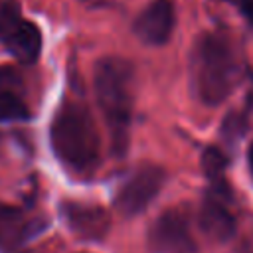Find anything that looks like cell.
<instances>
[{"mask_svg": "<svg viewBox=\"0 0 253 253\" xmlns=\"http://www.w3.org/2000/svg\"><path fill=\"white\" fill-rule=\"evenodd\" d=\"M95 97L105 117L111 148L117 158L125 156L130 142V121L134 107V67L130 61L107 55L95 63Z\"/></svg>", "mask_w": 253, "mask_h": 253, "instance_id": "obj_1", "label": "cell"}, {"mask_svg": "<svg viewBox=\"0 0 253 253\" xmlns=\"http://www.w3.org/2000/svg\"><path fill=\"white\" fill-rule=\"evenodd\" d=\"M239 81V59L231 42L221 34L202 36L190 55V83L200 103L215 107L225 101Z\"/></svg>", "mask_w": 253, "mask_h": 253, "instance_id": "obj_2", "label": "cell"}, {"mask_svg": "<svg viewBox=\"0 0 253 253\" xmlns=\"http://www.w3.org/2000/svg\"><path fill=\"white\" fill-rule=\"evenodd\" d=\"M55 158L77 174L91 172L99 162V132L91 111L77 101H63L49 125Z\"/></svg>", "mask_w": 253, "mask_h": 253, "instance_id": "obj_3", "label": "cell"}, {"mask_svg": "<svg viewBox=\"0 0 253 253\" xmlns=\"http://www.w3.org/2000/svg\"><path fill=\"white\" fill-rule=\"evenodd\" d=\"M0 45L20 63H36L42 53V32L16 0H0Z\"/></svg>", "mask_w": 253, "mask_h": 253, "instance_id": "obj_4", "label": "cell"}, {"mask_svg": "<svg viewBox=\"0 0 253 253\" xmlns=\"http://www.w3.org/2000/svg\"><path fill=\"white\" fill-rule=\"evenodd\" d=\"M164 182H166V172L160 166L154 164L138 166L119 186L115 196V208L119 210V213L126 217H134L142 213L158 196Z\"/></svg>", "mask_w": 253, "mask_h": 253, "instance_id": "obj_5", "label": "cell"}, {"mask_svg": "<svg viewBox=\"0 0 253 253\" xmlns=\"http://www.w3.org/2000/svg\"><path fill=\"white\" fill-rule=\"evenodd\" d=\"M45 223L24 208L0 202V253H18L43 231Z\"/></svg>", "mask_w": 253, "mask_h": 253, "instance_id": "obj_6", "label": "cell"}, {"mask_svg": "<svg viewBox=\"0 0 253 253\" xmlns=\"http://www.w3.org/2000/svg\"><path fill=\"white\" fill-rule=\"evenodd\" d=\"M152 253H198L188 221L178 211H164L148 231Z\"/></svg>", "mask_w": 253, "mask_h": 253, "instance_id": "obj_7", "label": "cell"}, {"mask_svg": "<svg viewBox=\"0 0 253 253\" xmlns=\"http://www.w3.org/2000/svg\"><path fill=\"white\" fill-rule=\"evenodd\" d=\"M174 6L170 0L150 2L134 20V34L146 45H162L174 32Z\"/></svg>", "mask_w": 253, "mask_h": 253, "instance_id": "obj_8", "label": "cell"}, {"mask_svg": "<svg viewBox=\"0 0 253 253\" xmlns=\"http://www.w3.org/2000/svg\"><path fill=\"white\" fill-rule=\"evenodd\" d=\"M61 215L65 217L69 229L83 239H103L109 231V213L99 206L65 202L61 204Z\"/></svg>", "mask_w": 253, "mask_h": 253, "instance_id": "obj_9", "label": "cell"}, {"mask_svg": "<svg viewBox=\"0 0 253 253\" xmlns=\"http://www.w3.org/2000/svg\"><path fill=\"white\" fill-rule=\"evenodd\" d=\"M32 111L24 97V81L20 73L8 65H0V125L30 121Z\"/></svg>", "mask_w": 253, "mask_h": 253, "instance_id": "obj_10", "label": "cell"}, {"mask_svg": "<svg viewBox=\"0 0 253 253\" xmlns=\"http://www.w3.org/2000/svg\"><path fill=\"white\" fill-rule=\"evenodd\" d=\"M223 194H208L200 208V227L213 241H227L235 233V219L223 202Z\"/></svg>", "mask_w": 253, "mask_h": 253, "instance_id": "obj_11", "label": "cell"}, {"mask_svg": "<svg viewBox=\"0 0 253 253\" xmlns=\"http://www.w3.org/2000/svg\"><path fill=\"white\" fill-rule=\"evenodd\" d=\"M202 168H204V174L217 186V192L225 190L223 174H225V168H227V158H225L223 150H219L215 146L206 148L204 154H202Z\"/></svg>", "mask_w": 253, "mask_h": 253, "instance_id": "obj_12", "label": "cell"}, {"mask_svg": "<svg viewBox=\"0 0 253 253\" xmlns=\"http://www.w3.org/2000/svg\"><path fill=\"white\" fill-rule=\"evenodd\" d=\"M243 130H245V117H243V115L233 113V115H229V117L225 119V123H223V136H225L227 140L235 142V140L243 134Z\"/></svg>", "mask_w": 253, "mask_h": 253, "instance_id": "obj_13", "label": "cell"}, {"mask_svg": "<svg viewBox=\"0 0 253 253\" xmlns=\"http://www.w3.org/2000/svg\"><path fill=\"white\" fill-rule=\"evenodd\" d=\"M227 2H233V4H237L239 8H243V10H251V12H253V0H227Z\"/></svg>", "mask_w": 253, "mask_h": 253, "instance_id": "obj_14", "label": "cell"}, {"mask_svg": "<svg viewBox=\"0 0 253 253\" xmlns=\"http://www.w3.org/2000/svg\"><path fill=\"white\" fill-rule=\"evenodd\" d=\"M247 162H249V172H251V178H253V142H251L249 152H247Z\"/></svg>", "mask_w": 253, "mask_h": 253, "instance_id": "obj_15", "label": "cell"}, {"mask_svg": "<svg viewBox=\"0 0 253 253\" xmlns=\"http://www.w3.org/2000/svg\"><path fill=\"white\" fill-rule=\"evenodd\" d=\"M243 253H253V243H249L247 247H245V251Z\"/></svg>", "mask_w": 253, "mask_h": 253, "instance_id": "obj_16", "label": "cell"}]
</instances>
